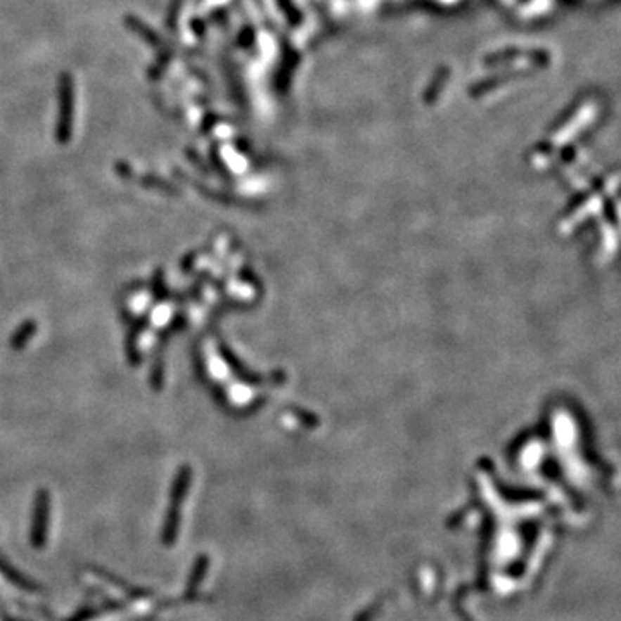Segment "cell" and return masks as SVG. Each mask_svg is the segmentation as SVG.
Segmentation results:
<instances>
[{
    "label": "cell",
    "instance_id": "1",
    "mask_svg": "<svg viewBox=\"0 0 621 621\" xmlns=\"http://www.w3.org/2000/svg\"><path fill=\"white\" fill-rule=\"evenodd\" d=\"M33 333H35V323H32V321L25 323V325L19 328L18 333L14 335L13 347H16V349L23 347V345L26 344V340H30V338L33 337Z\"/></svg>",
    "mask_w": 621,
    "mask_h": 621
}]
</instances>
